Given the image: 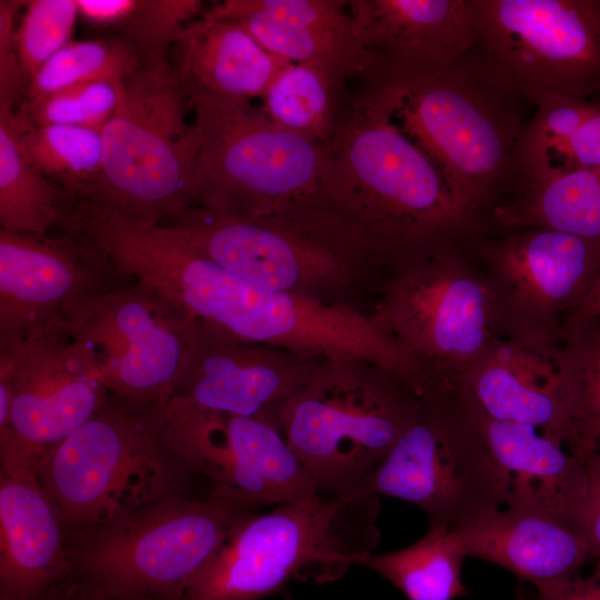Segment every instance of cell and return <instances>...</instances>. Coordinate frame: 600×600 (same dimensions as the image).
Returning a JSON list of instances; mask_svg holds the SVG:
<instances>
[{
	"label": "cell",
	"instance_id": "1",
	"mask_svg": "<svg viewBox=\"0 0 600 600\" xmlns=\"http://www.w3.org/2000/svg\"><path fill=\"white\" fill-rule=\"evenodd\" d=\"M321 188L329 210L396 262L453 246L476 221L432 160L361 96L323 143Z\"/></svg>",
	"mask_w": 600,
	"mask_h": 600
},
{
	"label": "cell",
	"instance_id": "2",
	"mask_svg": "<svg viewBox=\"0 0 600 600\" xmlns=\"http://www.w3.org/2000/svg\"><path fill=\"white\" fill-rule=\"evenodd\" d=\"M364 78L361 97L432 160L476 220L511 176L523 126L514 102L463 60L438 69L374 63Z\"/></svg>",
	"mask_w": 600,
	"mask_h": 600
},
{
	"label": "cell",
	"instance_id": "3",
	"mask_svg": "<svg viewBox=\"0 0 600 600\" xmlns=\"http://www.w3.org/2000/svg\"><path fill=\"white\" fill-rule=\"evenodd\" d=\"M379 510V497L357 488L251 512L191 579L182 600H260L294 579L333 581L372 554Z\"/></svg>",
	"mask_w": 600,
	"mask_h": 600
},
{
	"label": "cell",
	"instance_id": "4",
	"mask_svg": "<svg viewBox=\"0 0 600 600\" xmlns=\"http://www.w3.org/2000/svg\"><path fill=\"white\" fill-rule=\"evenodd\" d=\"M164 409L111 393L84 424L36 460L68 536L170 497H208L199 488L211 484L164 439Z\"/></svg>",
	"mask_w": 600,
	"mask_h": 600
},
{
	"label": "cell",
	"instance_id": "5",
	"mask_svg": "<svg viewBox=\"0 0 600 600\" xmlns=\"http://www.w3.org/2000/svg\"><path fill=\"white\" fill-rule=\"evenodd\" d=\"M421 397L362 359H326L273 422L323 496L357 488L418 416Z\"/></svg>",
	"mask_w": 600,
	"mask_h": 600
},
{
	"label": "cell",
	"instance_id": "6",
	"mask_svg": "<svg viewBox=\"0 0 600 600\" xmlns=\"http://www.w3.org/2000/svg\"><path fill=\"white\" fill-rule=\"evenodd\" d=\"M199 132L193 207L242 217L338 219L321 188L323 143L247 101L189 100Z\"/></svg>",
	"mask_w": 600,
	"mask_h": 600
},
{
	"label": "cell",
	"instance_id": "7",
	"mask_svg": "<svg viewBox=\"0 0 600 600\" xmlns=\"http://www.w3.org/2000/svg\"><path fill=\"white\" fill-rule=\"evenodd\" d=\"M256 508L174 496L68 536L71 574L112 599L182 600L230 530Z\"/></svg>",
	"mask_w": 600,
	"mask_h": 600
},
{
	"label": "cell",
	"instance_id": "8",
	"mask_svg": "<svg viewBox=\"0 0 600 600\" xmlns=\"http://www.w3.org/2000/svg\"><path fill=\"white\" fill-rule=\"evenodd\" d=\"M171 59L144 63L120 84L102 129V168L81 202L124 218L160 223L193 207L199 132Z\"/></svg>",
	"mask_w": 600,
	"mask_h": 600
},
{
	"label": "cell",
	"instance_id": "9",
	"mask_svg": "<svg viewBox=\"0 0 600 600\" xmlns=\"http://www.w3.org/2000/svg\"><path fill=\"white\" fill-rule=\"evenodd\" d=\"M397 263L368 316L420 367L431 393L453 389L503 338L490 283L452 244Z\"/></svg>",
	"mask_w": 600,
	"mask_h": 600
},
{
	"label": "cell",
	"instance_id": "10",
	"mask_svg": "<svg viewBox=\"0 0 600 600\" xmlns=\"http://www.w3.org/2000/svg\"><path fill=\"white\" fill-rule=\"evenodd\" d=\"M476 38L463 59L489 88L537 106L600 92V0H473Z\"/></svg>",
	"mask_w": 600,
	"mask_h": 600
},
{
	"label": "cell",
	"instance_id": "11",
	"mask_svg": "<svg viewBox=\"0 0 600 600\" xmlns=\"http://www.w3.org/2000/svg\"><path fill=\"white\" fill-rule=\"evenodd\" d=\"M361 488L410 502L447 530L506 507L508 498L476 406L459 387L421 397L417 418Z\"/></svg>",
	"mask_w": 600,
	"mask_h": 600
},
{
	"label": "cell",
	"instance_id": "12",
	"mask_svg": "<svg viewBox=\"0 0 600 600\" xmlns=\"http://www.w3.org/2000/svg\"><path fill=\"white\" fill-rule=\"evenodd\" d=\"M159 224L252 283L321 300L348 288L376 257L337 219L242 217L192 207Z\"/></svg>",
	"mask_w": 600,
	"mask_h": 600
},
{
	"label": "cell",
	"instance_id": "13",
	"mask_svg": "<svg viewBox=\"0 0 600 600\" xmlns=\"http://www.w3.org/2000/svg\"><path fill=\"white\" fill-rule=\"evenodd\" d=\"M503 338L552 357L562 324L600 274V242L547 228L483 241Z\"/></svg>",
	"mask_w": 600,
	"mask_h": 600
},
{
	"label": "cell",
	"instance_id": "14",
	"mask_svg": "<svg viewBox=\"0 0 600 600\" xmlns=\"http://www.w3.org/2000/svg\"><path fill=\"white\" fill-rule=\"evenodd\" d=\"M108 391L166 408L189 349L192 320L130 280L64 322Z\"/></svg>",
	"mask_w": 600,
	"mask_h": 600
},
{
	"label": "cell",
	"instance_id": "15",
	"mask_svg": "<svg viewBox=\"0 0 600 600\" xmlns=\"http://www.w3.org/2000/svg\"><path fill=\"white\" fill-rule=\"evenodd\" d=\"M168 446L211 494L260 509L319 494L316 483L277 424L196 408L171 399L164 409Z\"/></svg>",
	"mask_w": 600,
	"mask_h": 600
},
{
	"label": "cell",
	"instance_id": "16",
	"mask_svg": "<svg viewBox=\"0 0 600 600\" xmlns=\"http://www.w3.org/2000/svg\"><path fill=\"white\" fill-rule=\"evenodd\" d=\"M92 362L66 329L48 326L0 350V441L36 460L109 400Z\"/></svg>",
	"mask_w": 600,
	"mask_h": 600
},
{
	"label": "cell",
	"instance_id": "17",
	"mask_svg": "<svg viewBox=\"0 0 600 600\" xmlns=\"http://www.w3.org/2000/svg\"><path fill=\"white\" fill-rule=\"evenodd\" d=\"M130 280L77 232L0 229V350Z\"/></svg>",
	"mask_w": 600,
	"mask_h": 600
},
{
	"label": "cell",
	"instance_id": "18",
	"mask_svg": "<svg viewBox=\"0 0 600 600\" xmlns=\"http://www.w3.org/2000/svg\"><path fill=\"white\" fill-rule=\"evenodd\" d=\"M320 361L192 320L189 349L172 399L204 410L273 421L279 407Z\"/></svg>",
	"mask_w": 600,
	"mask_h": 600
},
{
	"label": "cell",
	"instance_id": "19",
	"mask_svg": "<svg viewBox=\"0 0 600 600\" xmlns=\"http://www.w3.org/2000/svg\"><path fill=\"white\" fill-rule=\"evenodd\" d=\"M70 573L68 534L36 459L0 441V600H39Z\"/></svg>",
	"mask_w": 600,
	"mask_h": 600
},
{
	"label": "cell",
	"instance_id": "20",
	"mask_svg": "<svg viewBox=\"0 0 600 600\" xmlns=\"http://www.w3.org/2000/svg\"><path fill=\"white\" fill-rule=\"evenodd\" d=\"M348 9L356 40L373 62L446 68L474 43L473 0H349Z\"/></svg>",
	"mask_w": 600,
	"mask_h": 600
},
{
	"label": "cell",
	"instance_id": "21",
	"mask_svg": "<svg viewBox=\"0 0 600 600\" xmlns=\"http://www.w3.org/2000/svg\"><path fill=\"white\" fill-rule=\"evenodd\" d=\"M203 14L237 22L282 60L323 67L348 81L364 78L371 66L356 40L348 1L226 0Z\"/></svg>",
	"mask_w": 600,
	"mask_h": 600
},
{
	"label": "cell",
	"instance_id": "22",
	"mask_svg": "<svg viewBox=\"0 0 600 600\" xmlns=\"http://www.w3.org/2000/svg\"><path fill=\"white\" fill-rule=\"evenodd\" d=\"M461 556L502 567L549 598L579 576L591 558L587 538L539 512L506 507L448 530Z\"/></svg>",
	"mask_w": 600,
	"mask_h": 600
},
{
	"label": "cell",
	"instance_id": "23",
	"mask_svg": "<svg viewBox=\"0 0 600 600\" xmlns=\"http://www.w3.org/2000/svg\"><path fill=\"white\" fill-rule=\"evenodd\" d=\"M457 387L486 417L531 426L581 456L552 357L502 338L462 374Z\"/></svg>",
	"mask_w": 600,
	"mask_h": 600
},
{
	"label": "cell",
	"instance_id": "24",
	"mask_svg": "<svg viewBox=\"0 0 600 600\" xmlns=\"http://www.w3.org/2000/svg\"><path fill=\"white\" fill-rule=\"evenodd\" d=\"M476 409L507 480L506 507L539 512L584 536V459L531 426L493 420Z\"/></svg>",
	"mask_w": 600,
	"mask_h": 600
},
{
	"label": "cell",
	"instance_id": "25",
	"mask_svg": "<svg viewBox=\"0 0 600 600\" xmlns=\"http://www.w3.org/2000/svg\"><path fill=\"white\" fill-rule=\"evenodd\" d=\"M171 54V64L189 100L261 99L279 72L291 63L268 52L237 22L204 14L184 28Z\"/></svg>",
	"mask_w": 600,
	"mask_h": 600
},
{
	"label": "cell",
	"instance_id": "26",
	"mask_svg": "<svg viewBox=\"0 0 600 600\" xmlns=\"http://www.w3.org/2000/svg\"><path fill=\"white\" fill-rule=\"evenodd\" d=\"M493 219L503 228H547L600 242V167L522 182Z\"/></svg>",
	"mask_w": 600,
	"mask_h": 600
},
{
	"label": "cell",
	"instance_id": "27",
	"mask_svg": "<svg viewBox=\"0 0 600 600\" xmlns=\"http://www.w3.org/2000/svg\"><path fill=\"white\" fill-rule=\"evenodd\" d=\"M18 137L17 110L0 109V229L38 236L62 230L74 201L31 164Z\"/></svg>",
	"mask_w": 600,
	"mask_h": 600
},
{
	"label": "cell",
	"instance_id": "28",
	"mask_svg": "<svg viewBox=\"0 0 600 600\" xmlns=\"http://www.w3.org/2000/svg\"><path fill=\"white\" fill-rule=\"evenodd\" d=\"M347 82L323 67L289 63L269 86L260 108L281 128L326 143L340 121Z\"/></svg>",
	"mask_w": 600,
	"mask_h": 600
},
{
	"label": "cell",
	"instance_id": "29",
	"mask_svg": "<svg viewBox=\"0 0 600 600\" xmlns=\"http://www.w3.org/2000/svg\"><path fill=\"white\" fill-rule=\"evenodd\" d=\"M552 361L586 458L600 448V316L567 318Z\"/></svg>",
	"mask_w": 600,
	"mask_h": 600
},
{
	"label": "cell",
	"instance_id": "30",
	"mask_svg": "<svg viewBox=\"0 0 600 600\" xmlns=\"http://www.w3.org/2000/svg\"><path fill=\"white\" fill-rule=\"evenodd\" d=\"M79 17L110 29L132 46L143 62L169 60L184 28L203 14L199 0H76Z\"/></svg>",
	"mask_w": 600,
	"mask_h": 600
},
{
	"label": "cell",
	"instance_id": "31",
	"mask_svg": "<svg viewBox=\"0 0 600 600\" xmlns=\"http://www.w3.org/2000/svg\"><path fill=\"white\" fill-rule=\"evenodd\" d=\"M19 144L26 158L74 202L86 200L102 168V130L49 124L33 126L17 109Z\"/></svg>",
	"mask_w": 600,
	"mask_h": 600
},
{
	"label": "cell",
	"instance_id": "32",
	"mask_svg": "<svg viewBox=\"0 0 600 600\" xmlns=\"http://www.w3.org/2000/svg\"><path fill=\"white\" fill-rule=\"evenodd\" d=\"M448 530L430 526L414 543L387 553L371 554L370 568L399 589L408 600H454L468 594L462 582L464 557L450 544Z\"/></svg>",
	"mask_w": 600,
	"mask_h": 600
},
{
	"label": "cell",
	"instance_id": "33",
	"mask_svg": "<svg viewBox=\"0 0 600 600\" xmlns=\"http://www.w3.org/2000/svg\"><path fill=\"white\" fill-rule=\"evenodd\" d=\"M143 64L140 53L119 37L71 41L36 73L26 101L83 83H122Z\"/></svg>",
	"mask_w": 600,
	"mask_h": 600
},
{
	"label": "cell",
	"instance_id": "34",
	"mask_svg": "<svg viewBox=\"0 0 600 600\" xmlns=\"http://www.w3.org/2000/svg\"><path fill=\"white\" fill-rule=\"evenodd\" d=\"M597 102L569 94H553L536 106L523 122L511 160V174L528 179L544 158L563 143L594 111Z\"/></svg>",
	"mask_w": 600,
	"mask_h": 600
},
{
	"label": "cell",
	"instance_id": "35",
	"mask_svg": "<svg viewBox=\"0 0 600 600\" xmlns=\"http://www.w3.org/2000/svg\"><path fill=\"white\" fill-rule=\"evenodd\" d=\"M120 84H78L28 100L18 110L33 126L62 124L102 130L118 107Z\"/></svg>",
	"mask_w": 600,
	"mask_h": 600
},
{
	"label": "cell",
	"instance_id": "36",
	"mask_svg": "<svg viewBox=\"0 0 600 600\" xmlns=\"http://www.w3.org/2000/svg\"><path fill=\"white\" fill-rule=\"evenodd\" d=\"M78 17L76 0L26 1L16 47L29 82L50 58L71 42Z\"/></svg>",
	"mask_w": 600,
	"mask_h": 600
},
{
	"label": "cell",
	"instance_id": "37",
	"mask_svg": "<svg viewBox=\"0 0 600 600\" xmlns=\"http://www.w3.org/2000/svg\"><path fill=\"white\" fill-rule=\"evenodd\" d=\"M26 1H0V109L17 110L27 99L29 79L16 47L18 16Z\"/></svg>",
	"mask_w": 600,
	"mask_h": 600
},
{
	"label": "cell",
	"instance_id": "38",
	"mask_svg": "<svg viewBox=\"0 0 600 600\" xmlns=\"http://www.w3.org/2000/svg\"><path fill=\"white\" fill-rule=\"evenodd\" d=\"M597 167H600V103L563 143L544 158L532 176L521 182Z\"/></svg>",
	"mask_w": 600,
	"mask_h": 600
},
{
	"label": "cell",
	"instance_id": "39",
	"mask_svg": "<svg viewBox=\"0 0 600 600\" xmlns=\"http://www.w3.org/2000/svg\"><path fill=\"white\" fill-rule=\"evenodd\" d=\"M584 464L588 488L584 537L596 561L592 572L600 576V448L584 458Z\"/></svg>",
	"mask_w": 600,
	"mask_h": 600
},
{
	"label": "cell",
	"instance_id": "40",
	"mask_svg": "<svg viewBox=\"0 0 600 600\" xmlns=\"http://www.w3.org/2000/svg\"><path fill=\"white\" fill-rule=\"evenodd\" d=\"M39 600H121L112 599L78 580L71 573L49 588ZM150 600V599H134Z\"/></svg>",
	"mask_w": 600,
	"mask_h": 600
},
{
	"label": "cell",
	"instance_id": "41",
	"mask_svg": "<svg viewBox=\"0 0 600 600\" xmlns=\"http://www.w3.org/2000/svg\"><path fill=\"white\" fill-rule=\"evenodd\" d=\"M538 600H600V576L592 572L583 578L579 574L551 597Z\"/></svg>",
	"mask_w": 600,
	"mask_h": 600
},
{
	"label": "cell",
	"instance_id": "42",
	"mask_svg": "<svg viewBox=\"0 0 600 600\" xmlns=\"http://www.w3.org/2000/svg\"><path fill=\"white\" fill-rule=\"evenodd\" d=\"M600 316V274L580 307L567 318ZM566 318V319H567Z\"/></svg>",
	"mask_w": 600,
	"mask_h": 600
},
{
	"label": "cell",
	"instance_id": "43",
	"mask_svg": "<svg viewBox=\"0 0 600 600\" xmlns=\"http://www.w3.org/2000/svg\"><path fill=\"white\" fill-rule=\"evenodd\" d=\"M286 600H297V599H294L292 596L288 594V596L286 597Z\"/></svg>",
	"mask_w": 600,
	"mask_h": 600
}]
</instances>
